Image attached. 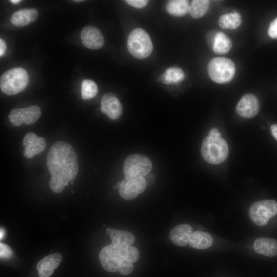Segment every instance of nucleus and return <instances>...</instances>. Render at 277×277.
Here are the masks:
<instances>
[{
  "label": "nucleus",
  "mask_w": 277,
  "mask_h": 277,
  "mask_svg": "<svg viewBox=\"0 0 277 277\" xmlns=\"http://www.w3.org/2000/svg\"><path fill=\"white\" fill-rule=\"evenodd\" d=\"M98 88L96 83L91 80H85L82 83L81 95L84 100L93 98L97 93Z\"/></svg>",
  "instance_id": "26"
},
{
  "label": "nucleus",
  "mask_w": 277,
  "mask_h": 277,
  "mask_svg": "<svg viewBox=\"0 0 277 277\" xmlns=\"http://www.w3.org/2000/svg\"><path fill=\"white\" fill-rule=\"evenodd\" d=\"M21 2V1H20V0H11L10 1L11 3H12L13 4H18Z\"/></svg>",
  "instance_id": "36"
},
{
  "label": "nucleus",
  "mask_w": 277,
  "mask_h": 277,
  "mask_svg": "<svg viewBox=\"0 0 277 277\" xmlns=\"http://www.w3.org/2000/svg\"><path fill=\"white\" fill-rule=\"evenodd\" d=\"M121 182H122V181H118V182L117 183L116 186V187L117 188H119V187H120V185H121Z\"/></svg>",
  "instance_id": "38"
},
{
  "label": "nucleus",
  "mask_w": 277,
  "mask_h": 277,
  "mask_svg": "<svg viewBox=\"0 0 277 277\" xmlns=\"http://www.w3.org/2000/svg\"><path fill=\"white\" fill-rule=\"evenodd\" d=\"M125 2L130 6L136 8H142L145 7L148 1L146 0H126Z\"/></svg>",
  "instance_id": "30"
},
{
  "label": "nucleus",
  "mask_w": 277,
  "mask_h": 277,
  "mask_svg": "<svg viewBox=\"0 0 277 277\" xmlns=\"http://www.w3.org/2000/svg\"><path fill=\"white\" fill-rule=\"evenodd\" d=\"M133 269V263L128 260H125L120 264L118 271L121 274L128 275L132 272Z\"/></svg>",
  "instance_id": "27"
},
{
  "label": "nucleus",
  "mask_w": 277,
  "mask_h": 277,
  "mask_svg": "<svg viewBox=\"0 0 277 277\" xmlns=\"http://www.w3.org/2000/svg\"><path fill=\"white\" fill-rule=\"evenodd\" d=\"M62 255L60 253L49 254L40 260L36 265L39 277H49L61 264Z\"/></svg>",
  "instance_id": "15"
},
{
  "label": "nucleus",
  "mask_w": 277,
  "mask_h": 277,
  "mask_svg": "<svg viewBox=\"0 0 277 277\" xmlns=\"http://www.w3.org/2000/svg\"><path fill=\"white\" fill-rule=\"evenodd\" d=\"M231 46V41L226 34L222 32H218L215 34L212 46V49L215 53H226L230 50Z\"/></svg>",
  "instance_id": "21"
},
{
  "label": "nucleus",
  "mask_w": 277,
  "mask_h": 277,
  "mask_svg": "<svg viewBox=\"0 0 277 277\" xmlns=\"http://www.w3.org/2000/svg\"><path fill=\"white\" fill-rule=\"evenodd\" d=\"M5 234V231L4 229L1 228V230H0V238H1V240H2L4 238Z\"/></svg>",
  "instance_id": "35"
},
{
  "label": "nucleus",
  "mask_w": 277,
  "mask_h": 277,
  "mask_svg": "<svg viewBox=\"0 0 277 277\" xmlns=\"http://www.w3.org/2000/svg\"><path fill=\"white\" fill-rule=\"evenodd\" d=\"M146 186L144 177H125L119 187V194L125 200H133L143 193Z\"/></svg>",
  "instance_id": "10"
},
{
  "label": "nucleus",
  "mask_w": 277,
  "mask_h": 277,
  "mask_svg": "<svg viewBox=\"0 0 277 277\" xmlns=\"http://www.w3.org/2000/svg\"><path fill=\"white\" fill-rule=\"evenodd\" d=\"M185 74L183 71L177 67L168 68L163 75L162 81L166 84L176 83L183 80Z\"/></svg>",
  "instance_id": "25"
},
{
  "label": "nucleus",
  "mask_w": 277,
  "mask_h": 277,
  "mask_svg": "<svg viewBox=\"0 0 277 277\" xmlns=\"http://www.w3.org/2000/svg\"><path fill=\"white\" fill-rule=\"evenodd\" d=\"M189 3L186 0H171L166 5V10L170 15L182 16L189 12Z\"/></svg>",
  "instance_id": "20"
},
{
  "label": "nucleus",
  "mask_w": 277,
  "mask_h": 277,
  "mask_svg": "<svg viewBox=\"0 0 277 277\" xmlns=\"http://www.w3.org/2000/svg\"><path fill=\"white\" fill-rule=\"evenodd\" d=\"M268 33L271 38H277V17L270 23Z\"/></svg>",
  "instance_id": "29"
},
{
  "label": "nucleus",
  "mask_w": 277,
  "mask_h": 277,
  "mask_svg": "<svg viewBox=\"0 0 277 277\" xmlns=\"http://www.w3.org/2000/svg\"><path fill=\"white\" fill-rule=\"evenodd\" d=\"M270 129L272 136L277 140V124L272 125Z\"/></svg>",
  "instance_id": "33"
},
{
  "label": "nucleus",
  "mask_w": 277,
  "mask_h": 277,
  "mask_svg": "<svg viewBox=\"0 0 277 277\" xmlns=\"http://www.w3.org/2000/svg\"><path fill=\"white\" fill-rule=\"evenodd\" d=\"M213 243L211 235L201 231H195L191 233L188 244L189 246L197 249H205L210 247Z\"/></svg>",
  "instance_id": "19"
},
{
  "label": "nucleus",
  "mask_w": 277,
  "mask_h": 277,
  "mask_svg": "<svg viewBox=\"0 0 277 277\" xmlns=\"http://www.w3.org/2000/svg\"><path fill=\"white\" fill-rule=\"evenodd\" d=\"M81 38L83 44L90 49H98L103 47L104 36L100 30L93 26H87L81 31Z\"/></svg>",
  "instance_id": "12"
},
{
  "label": "nucleus",
  "mask_w": 277,
  "mask_h": 277,
  "mask_svg": "<svg viewBox=\"0 0 277 277\" xmlns=\"http://www.w3.org/2000/svg\"><path fill=\"white\" fill-rule=\"evenodd\" d=\"M152 163L145 155L133 154L128 156L123 164L125 177H144L151 171Z\"/></svg>",
  "instance_id": "8"
},
{
  "label": "nucleus",
  "mask_w": 277,
  "mask_h": 277,
  "mask_svg": "<svg viewBox=\"0 0 277 277\" xmlns=\"http://www.w3.org/2000/svg\"><path fill=\"white\" fill-rule=\"evenodd\" d=\"M192 232V228L190 225L182 224L174 227L171 230L169 236L174 244L183 247L188 243Z\"/></svg>",
  "instance_id": "16"
},
{
  "label": "nucleus",
  "mask_w": 277,
  "mask_h": 277,
  "mask_svg": "<svg viewBox=\"0 0 277 277\" xmlns=\"http://www.w3.org/2000/svg\"><path fill=\"white\" fill-rule=\"evenodd\" d=\"M254 250L267 256L277 255V240L268 238H258L253 243Z\"/></svg>",
  "instance_id": "18"
},
{
  "label": "nucleus",
  "mask_w": 277,
  "mask_h": 277,
  "mask_svg": "<svg viewBox=\"0 0 277 277\" xmlns=\"http://www.w3.org/2000/svg\"><path fill=\"white\" fill-rule=\"evenodd\" d=\"M111 231V229L110 228H107L106 229V233L107 234H109L110 233Z\"/></svg>",
  "instance_id": "37"
},
{
  "label": "nucleus",
  "mask_w": 277,
  "mask_h": 277,
  "mask_svg": "<svg viewBox=\"0 0 277 277\" xmlns=\"http://www.w3.org/2000/svg\"><path fill=\"white\" fill-rule=\"evenodd\" d=\"M139 256V251L136 247L113 243L103 248L99 254L103 267L111 272L118 271L123 261L128 260L133 263L138 261Z\"/></svg>",
  "instance_id": "2"
},
{
  "label": "nucleus",
  "mask_w": 277,
  "mask_h": 277,
  "mask_svg": "<svg viewBox=\"0 0 277 277\" xmlns=\"http://www.w3.org/2000/svg\"><path fill=\"white\" fill-rule=\"evenodd\" d=\"M276 214L277 202L273 200L255 202L249 209L250 220L259 226L266 225L269 220Z\"/></svg>",
  "instance_id": "7"
},
{
  "label": "nucleus",
  "mask_w": 277,
  "mask_h": 277,
  "mask_svg": "<svg viewBox=\"0 0 277 277\" xmlns=\"http://www.w3.org/2000/svg\"><path fill=\"white\" fill-rule=\"evenodd\" d=\"M259 103L257 98L251 94L244 95L238 103L236 110L242 117L251 118L258 112Z\"/></svg>",
  "instance_id": "14"
},
{
  "label": "nucleus",
  "mask_w": 277,
  "mask_h": 277,
  "mask_svg": "<svg viewBox=\"0 0 277 277\" xmlns=\"http://www.w3.org/2000/svg\"><path fill=\"white\" fill-rule=\"evenodd\" d=\"M23 145L24 147V156L27 159H31L45 150L46 142L43 137L37 136L35 133L30 132L25 135Z\"/></svg>",
  "instance_id": "11"
},
{
  "label": "nucleus",
  "mask_w": 277,
  "mask_h": 277,
  "mask_svg": "<svg viewBox=\"0 0 277 277\" xmlns=\"http://www.w3.org/2000/svg\"><path fill=\"white\" fill-rule=\"evenodd\" d=\"M41 115L40 108L35 105L24 108H15L9 114V120L14 126H19L22 124L31 125L35 123Z\"/></svg>",
  "instance_id": "9"
},
{
  "label": "nucleus",
  "mask_w": 277,
  "mask_h": 277,
  "mask_svg": "<svg viewBox=\"0 0 277 277\" xmlns=\"http://www.w3.org/2000/svg\"><path fill=\"white\" fill-rule=\"evenodd\" d=\"M242 23V17L238 12L226 14L222 15L219 20V24L223 29H234Z\"/></svg>",
  "instance_id": "23"
},
{
  "label": "nucleus",
  "mask_w": 277,
  "mask_h": 277,
  "mask_svg": "<svg viewBox=\"0 0 277 277\" xmlns=\"http://www.w3.org/2000/svg\"><path fill=\"white\" fill-rule=\"evenodd\" d=\"M201 152L207 162L216 165L226 159L229 149L227 142L221 136L208 135L203 141Z\"/></svg>",
  "instance_id": "3"
},
{
  "label": "nucleus",
  "mask_w": 277,
  "mask_h": 277,
  "mask_svg": "<svg viewBox=\"0 0 277 277\" xmlns=\"http://www.w3.org/2000/svg\"><path fill=\"white\" fill-rule=\"evenodd\" d=\"M127 48L133 56L143 59L151 54L153 45L148 33L144 29L137 28L129 34Z\"/></svg>",
  "instance_id": "5"
},
{
  "label": "nucleus",
  "mask_w": 277,
  "mask_h": 277,
  "mask_svg": "<svg viewBox=\"0 0 277 277\" xmlns=\"http://www.w3.org/2000/svg\"><path fill=\"white\" fill-rule=\"evenodd\" d=\"M101 111L112 120H116L121 115L122 106L114 93L108 92L103 96Z\"/></svg>",
  "instance_id": "13"
},
{
  "label": "nucleus",
  "mask_w": 277,
  "mask_h": 277,
  "mask_svg": "<svg viewBox=\"0 0 277 277\" xmlns=\"http://www.w3.org/2000/svg\"><path fill=\"white\" fill-rule=\"evenodd\" d=\"M147 185L150 186L152 185L155 180V177L154 175L151 173H149L146 176H144Z\"/></svg>",
  "instance_id": "31"
},
{
  "label": "nucleus",
  "mask_w": 277,
  "mask_h": 277,
  "mask_svg": "<svg viewBox=\"0 0 277 277\" xmlns=\"http://www.w3.org/2000/svg\"><path fill=\"white\" fill-rule=\"evenodd\" d=\"M46 162L51 175L49 187L53 192L60 193L77 175L78 164L76 153L68 143L57 142L50 148Z\"/></svg>",
  "instance_id": "1"
},
{
  "label": "nucleus",
  "mask_w": 277,
  "mask_h": 277,
  "mask_svg": "<svg viewBox=\"0 0 277 277\" xmlns=\"http://www.w3.org/2000/svg\"><path fill=\"white\" fill-rule=\"evenodd\" d=\"M29 81L28 74L24 69L12 68L5 72L1 76V90L7 95H14L23 91Z\"/></svg>",
  "instance_id": "4"
},
{
  "label": "nucleus",
  "mask_w": 277,
  "mask_h": 277,
  "mask_svg": "<svg viewBox=\"0 0 277 277\" xmlns=\"http://www.w3.org/2000/svg\"><path fill=\"white\" fill-rule=\"evenodd\" d=\"M7 48V46L5 42L2 38H0V56L2 57L4 55L6 49Z\"/></svg>",
  "instance_id": "32"
},
{
  "label": "nucleus",
  "mask_w": 277,
  "mask_h": 277,
  "mask_svg": "<svg viewBox=\"0 0 277 277\" xmlns=\"http://www.w3.org/2000/svg\"><path fill=\"white\" fill-rule=\"evenodd\" d=\"M13 252L11 248L7 245L0 243V256L1 259H9L11 257Z\"/></svg>",
  "instance_id": "28"
},
{
  "label": "nucleus",
  "mask_w": 277,
  "mask_h": 277,
  "mask_svg": "<svg viewBox=\"0 0 277 277\" xmlns=\"http://www.w3.org/2000/svg\"><path fill=\"white\" fill-rule=\"evenodd\" d=\"M109 235L113 243L131 245L135 242L133 234L127 231L113 229Z\"/></svg>",
  "instance_id": "22"
},
{
  "label": "nucleus",
  "mask_w": 277,
  "mask_h": 277,
  "mask_svg": "<svg viewBox=\"0 0 277 277\" xmlns=\"http://www.w3.org/2000/svg\"><path fill=\"white\" fill-rule=\"evenodd\" d=\"M38 17V12L34 8L17 10L11 15V22L17 27H24L34 22Z\"/></svg>",
  "instance_id": "17"
},
{
  "label": "nucleus",
  "mask_w": 277,
  "mask_h": 277,
  "mask_svg": "<svg viewBox=\"0 0 277 277\" xmlns=\"http://www.w3.org/2000/svg\"><path fill=\"white\" fill-rule=\"evenodd\" d=\"M83 1H73V2H83Z\"/></svg>",
  "instance_id": "39"
},
{
  "label": "nucleus",
  "mask_w": 277,
  "mask_h": 277,
  "mask_svg": "<svg viewBox=\"0 0 277 277\" xmlns=\"http://www.w3.org/2000/svg\"><path fill=\"white\" fill-rule=\"evenodd\" d=\"M208 135L215 136H221V134L219 133L218 129L215 128L211 129L209 131Z\"/></svg>",
  "instance_id": "34"
},
{
  "label": "nucleus",
  "mask_w": 277,
  "mask_h": 277,
  "mask_svg": "<svg viewBox=\"0 0 277 277\" xmlns=\"http://www.w3.org/2000/svg\"><path fill=\"white\" fill-rule=\"evenodd\" d=\"M235 67L230 59L223 57L212 58L208 66V74L210 78L219 84L229 82L233 78Z\"/></svg>",
  "instance_id": "6"
},
{
  "label": "nucleus",
  "mask_w": 277,
  "mask_h": 277,
  "mask_svg": "<svg viewBox=\"0 0 277 277\" xmlns=\"http://www.w3.org/2000/svg\"><path fill=\"white\" fill-rule=\"evenodd\" d=\"M209 4L210 1L208 0L192 1L189 6V12L193 18H200L208 11Z\"/></svg>",
  "instance_id": "24"
}]
</instances>
